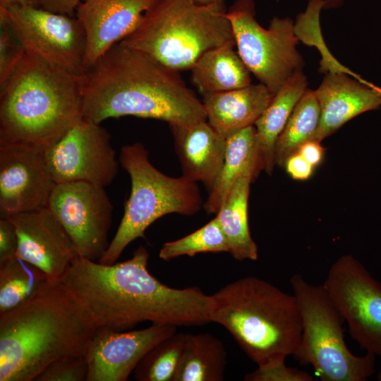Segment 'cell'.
<instances>
[{"label": "cell", "instance_id": "1", "mask_svg": "<svg viewBox=\"0 0 381 381\" xmlns=\"http://www.w3.org/2000/svg\"><path fill=\"white\" fill-rule=\"evenodd\" d=\"M140 246L123 262L104 265L77 257L60 284L95 328L123 331L137 324L197 326L210 322L208 295L196 286H168L147 270Z\"/></svg>", "mask_w": 381, "mask_h": 381}, {"label": "cell", "instance_id": "2", "mask_svg": "<svg viewBox=\"0 0 381 381\" xmlns=\"http://www.w3.org/2000/svg\"><path fill=\"white\" fill-rule=\"evenodd\" d=\"M83 118L133 116L189 126L207 120L202 101L173 70L122 42L80 76Z\"/></svg>", "mask_w": 381, "mask_h": 381}, {"label": "cell", "instance_id": "3", "mask_svg": "<svg viewBox=\"0 0 381 381\" xmlns=\"http://www.w3.org/2000/svg\"><path fill=\"white\" fill-rule=\"evenodd\" d=\"M96 329L60 283L46 282L0 313V381H34L57 358L85 355Z\"/></svg>", "mask_w": 381, "mask_h": 381}, {"label": "cell", "instance_id": "4", "mask_svg": "<svg viewBox=\"0 0 381 381\" xmlns=\"http://www.w3.org/2000/svg\"><path fill=\"white\" fill-rule=\"evenodd\" d=\"M80 76L26 53L0 90V145L41 152L82 118Z\"/></svg>", "mask_w": 381, "mask_h": 381}, {"label": "cell", "instance_id": "5", "mask_svg": "<svg viewBox=\"0 0 381 381\" xmlns=\"http://www.w3.org/2000/svg\"><path fill=\"white\" fill-rule=\"evenodd\" d=\"M210 322L225 327L258 367L295 356L302 321L295 296L256 277H245L208 295Z\"/></svg>", "mask_w": 381, "mask_h": 381}, {"label": "cell", "instance_id": "6", "mask_svg": "<svg viewBox=\"0 0 381 381\" xmlns=\"http://www.w3.org/2000/svg\"><path fill=\"white\" fill-rule=\"evenodd\" d=\"M225 5L158 0L122 42L178 72L207 51L235 40Z\"/></svg>", "mask_w": 381, "mask_h": 381}, {"label": "cell", "instance_id": "7", "mask_svg": "<svg viewBox=\"0 0 381 381\" xmlns=\"http://www.w3.org/2000/svg\"><path fill=\"white\" fill-rule=\"evenodd\" d=\"M148 156L140 142L121 148L119 161L131 177V194L119 228L98 260L100 263L116 262L126 247L138 238H145L147 228L161 217L171 213L191 216L204 205L196 182L163 174Z\"/></svg>", "mask_w": 381, "mask_h": 381}, {"label": "cell", "instance_id": "8", "mask_svg": "<svg viewBox=\"0 0 381 381\" xmlns=\"http://www.w3.org/2000/svg\"><path fill=\"white\" fill-rule=\"evenodd\" d=\"M301 317L302 334L294 356L310 364L322 381H365L375 372V356H358L348 349L344 319L322 285H314L299 274L290 279Z\"/></svg>", "mask_w": 381, "mask_h": 381}, {"label": "cell", "instance_id": "9", "mask_svg": "<svg viewBox=\"0 0 381 381\" xmlns=\"http://www.w3.org/2000/svg\"><path fill=\"white\" fill-rule=\"evenodd\" d=\"M238 53L250 73L274 96L304 61L296 49L298 37L289 17H274L268 28L255 18L253 0H236L226 11Z\"/></svg>", "mask_w": 381, "mask_h": 381}, {"label": "cell", "instance_id": "10", "mask_svg": "<svg viewBox=\"0 0 381 381\" xmlns=\"http://www.w3.org/2000/svg\"><path fill=\"white\" fill-rule=\"evenodd\" d=\"M26 53L73 75L85 71L86 37L75 16L53 13L40 7L0 8Z\"/></svg>", "mask_w": 381, "mask_h": 381}, {"label": "cell", "instance_id": "11", "mask_svg": "<svg viewBox=\"0 0 381 381\" xmlns=\"http://www.w3.org/2000/svg\"><path fill=\"white\" fill-rule=\"evenodd\" d=\"M351 337L367 353L381 356V284L351 255L330 267L322 284Z\"/></svg>", "mask_w": 381, "mask_h": 381}, {"label": "cell", "instance_id": "12", "mask_svg": "<svg viewBox=\"0 0 381 381\" xmlns=\"http://www.w3.org/2000/svg\"><path fill=\"white\" fill-rule=\"evenodd\" d=\"M48 208L80 257L96 261L103 256L109 245L114 208L104 187L85 181L56 183Z\"/></svg>", "mask_w": 381, "mask_h": 381}, {"label": "cell", "instance_id": "13", "mask_svg": "<svg viewBox=\"0 0 381 381\" xmlns=\"http://www.w3.org/2000/svg\"><path fill=\"white\" fill-rule=\"evenodd\" d=\"M43 155L56 183L85 181L105 188L119 170L110 133L83 118Z\"/></svg>", "mask_w": 381, "mask_h": 381}, {"label": "cell", "instance_id": "14", "mask_svg": "<svg viewBox=\"0 0 381 381\" xmlns=\"http://www.w3.org/2000/svg\"><path fill=\"white\" fill-rule=\"evenodd\" d=\"M176 326L152 324L128 332L98 328L85 356L87 381H126L144 356L157 343L176 332Z\"/></svg>", "mask_w": 381, "mask_h": 381}, {"label": "cell", "instance_id": "15", "mask_svg": "<svg viewBox=\"0 0 381 381\" xmlns=\"http://www.w3.org/2000/svg\"><path fill=\"white\" fill-rule=\"evenodd\" d=\"M56 183L43 152L16 145H0L1 216L48 207Z\"/></svg>", "mask_w": 381, "mask_h": 381}, {"label": "cell", "instance_id": "16", "mask_svg": "<svg viewBox=\"0 0 381 381\" xmlns=\"http://www.w3.org/2000/svg\"><path fill=\"white\" fill-rule=\"evenodd\" d=\"M6 217L12 222L17 234L16 255L43 271L49 283L59 284L79 255L51 210L44 207Z\"/></svg>", "mask_w": 381, "mask_h": 381}, {"label": "cell", "instance_id": "17", "mask_svg": "<svg viewBox=\"0 0 381 381\" xmlns=\"http://www.w3.org/2000/svg\"><path fill=\"white\" fill-rule=\"evenodd\" d=\"M158 0H83L75 17L85 32V71L139 25Z\"/></svg>", "mask_w": 381, "mask_h": 381}, {"label": "cell", "instance_id": "18", "mask_svg": "<svg viewBox=\"0 0 381 381\" xmlns=\"http://www.w3.org/2000/svg\"><path fill=\"white\" fill-rule=\"evenodd\" d=\"M344 72H328L314 91L318 100L320 118L311 140L321 142L347 121L381 105L377 87L350 78Z\"/></svg>", "mask_w": 381, "mask_h": 381}, {"label": "cell", "instance_id": "19", "mask_svg": "<svg viewBox=\"0 0 381 381\" xmlns=\"http://www.w3.org/2000/svg\"><path fill=\"white\" fill-rule=\"evenodd\" d=\"M184 177L202 182L208 193L222 171L226 138L205 121L189 126H169Z\"/></svg>", "mask_w": 381, "mask_h": 381}, {"label": "cell", "instance_id": "20", "mask_svg": "<svg viewBox=\"0 0 381 381\" xmlns=\"http://www.w3.org/2000/svg\"><path fill=\"white\" fill-rule=\"evenodd\" d=\"M274 95L262 83L202 95L207 121L226 138L254 126Z\"/></svg>", "mask_w": 381, "mask_h": 381}, {"label": "cell", "instance_id": "21", "mask_svg": "<svg viewBox=\"0 0 381 381\" xmlns=\"http://www.w3.org/2000/svg\"><path fill=\"white\" fill-rule=\"evenodd\" d=\"M303 71L296 72L274 96L255 121V147L262 170L271 175L275 164L276 142L295 106L307 89Z\"/></svg>", "mask_w": 381, "mask_h": 381}, {"label": "cell", "instance_id": "22", "mask_svg": "<svg viewBox=\"0 0 381 381\" xmlns=\"http://www.w3.org/2000/svg\"><path fill=\"white\" fill-rule=\"evenodd\" d=\"M256 178L251 171L239 176L216 216L227 241L229 253L238 261L258 258V247L250 236L248 219L250 184Z\"/></svg>", "mask_w": 381, "mask_h": 381}, {"label": "cell", "instance_id": "23", "mask_svg": "<svg viewBox=\"0 0 381 381\" xmlns=\"http://www.w3.org/2000/svg\"><path fill=\"white\" fill-rule=\"evenodd\" d=\"M235 40L212 49L190 69L191 79L202 95L242 88L251 84L250 72L234 48Z\"/></svg>", "mask_w": 381, "mask_h": 381}, {"label": "cell", "instance_id": "24", "mask_svg": "<svg viewBox=\"0 0 381 381\" xmlns=\"http://www.w3.org/2000/svg\"><path fill=\"white\" fill-rule=\"evenodd\" d=\"M262 170L256 151L254 126L246 127L226 138L222 171L203 205L206 212L217 214L239 176L251 171L258 176Z\"/></svg>", "mask_w": 381, "mask_h": 381}, {"label": "cell", "instance_id": "25", "mask_svg": "<svg viewBox=\"0 0 381 381\" xmlns=\"http://www.w3.org/2000/svg\"><path fill=\"white\" fill-rule=\"evenodd\" d=\"M226 358L224 346L213 334H186L173 381H222Z\"/></svg>", "mask_w": 381, "mask_h": 381}, {"label": "cell", "instance_id": "26", "mask_svg": "<svg viewBox=\"0 0 381 381\" xmlns=\"http://www.w3.org/2000/svg\"><path fill=\"white\" fill-rule=\"evenodd\" d=\"M320 118L318 100L313 90L306 89L279 135L274 149L275 164L284 167L286 159L298 152L316 132Z\"/></svg>", "mask_w": 381, "mask_h": 381}, {"label": "cell", "instance_id": "27", "mask_svg": "<svg viewBox=\"0 0 381 381\" xmlns=\"http://www.w3.org/2000/svg\"><path fill=\"white\" fill-rule=\"evenodd\" d=\"M47 282L43 271L17 255L0 263V313L29 300Z\"/></svg>", "mask_w": 381, "mask_h": 381}, {"label": "cell", "instance_id": "28", "mask_svg": "<svg viewBox=\"0 0 381 381\" xmlns=\"http://www.w3.org/2000/svg\"><path fill=\"white\" fill-rule=\"evenodd\" d=\"M185 333H175L155 345L134 370L138 381H173L181 358Z\"/></svg>", "mask_w": 381, "mask_h": 381}, {"label": "cell", "instance_id": "29", "mask_svg": "<svg viewBox=\"0 0 381 381\" xmlns=\"http://www.w3.org/2000/svg\"><path fill=\"white\" fill-rule=\"evenodd\" d=\"M229 253L226 237L217 217L178 240L167 242L162 246L159 257L169 261L183 255L194 256L200 253Z\"/></svg>", "mask_w": 381, "mask_h": 381}, {"label": "cell", "instance_id": "30", "mask_svg": "<svg viewBox=\"0 0 381 381\" xmlns=\"http://www.w3.org/2000/svg\"><path fill=\"white\" fill-rule=\"evenodd\" d=\"M26 54V51L13 29L0 18V90H2Z\"/></svg>", "mask_w": 381, "mask_h": 381}, {"label": "cell", "instance_id": "31", "mask_svg": "<svg viewBox=\"0 0 381 381\" xmlns=\"http://www.w3.org/2000/svg\"><path fill=\"white\" fill-rule=\"evenodd\" d=\"M87 373L85 355H68L49 364L34 381H87Z\"/></svg>", "mask_w": 381, "mask_h": 381}, {"label": "cell", "instance_id": "32", "mask_svg": "<svg viewBox=\"0 0 381 381\" xmlns=\"http://www.w3.org/2000/svg\"><path fill=\"white\" fill-rule=\"evenodd\" d=\"M246 381H313L311 375L297 368L288 367L285 361L258 368L244 377Z\"/></svg>", "mask_w": 381, "mask_h": 381}, {"label": "cell", "instance_id": "33", "mask_svg": "<svg viewBox=\"0 0 381 381\" xmlns=\"http://www.w3.org/2000/svg\"><path fill=\"white\" fill-rule=\"evenodd\" d=\"M18 236L15 226L8 217L0 218V263L16 256Z\"/></svg>", "mask_w": 381, "mask_h": 381}, {"label": "cell", "instance_id": "34", "mask_svg": "<svg viewBox=\"0 0 381 381\" xmlns=\"http://www.w3.org/2000/svg\"><path fill=\"white\" fill-rule=\"evenodd\" d=\"M284 167L296 180H306L313 174L314 167L298 152L291 155L285 162Z\"/></svg>", "mask_w": 381, "mask_h": 381}, {"label": "cell", "instance_id": "35", "mask_svg": "<svg viewBox=\"0 0 381 381\" xmlns=\"http://www.w3.org/2000/svg\"><path fill=\"white\" fill-rule=\"evenodd\" d=\"M83 0H37V6L47 11L74 16L79 4Z\"/></svg>", "mask_w": 381, "mask_h": 381}, {"label": "cell", "instance_id": "36", "mask_svg": "<svg viewBox=\"0 0 381 381\" xmlns=\"http://www.w3.org/2000/svg\"><path fill=\"white\" fill-rule=\"evenodd\" d=\"M325 149L320 142L309 140L301 146L298 152L314 168L322 162Z\"/></svg>", "mask_w": 381, "mask_h": 381}, {"label": "cell", "instance_id": "37", "mask_svg": "<svg viewBox=\"0 0 381 381\" xmlns=\"http://www.w3.org/2000/svg\"><path fill=\"white\" fill-rule=\"evenodd\" d=\"M13 6H37V0H0V8Z\"/></svg>", "mask_w": 381, "mask_h": 381}, {"label": "cell", "instance_id": "38", "mask_svg": "<svg viewBox=\"0 0 381 381\" xmlns=\"http://www.w3.org/2000/svg\"><path fill=\"white\" fill-rule=\"evenodd\" d=\"M323 9L337 8L340 7L344 0H323Z\"/></svg>", "mask_w": 381, "mask_h": 381}, {"label": "cell", "instance_id": "39", "mask_svg": "<svg viewBox=\"0 0 381 381\" xmlns=\"http://www.w3.org/2000/svg\"><path fill=\"white\" fill-rule=\"evenodd\" d=\"M194 3L202 6L225 5L224 0H191Z\"/></svg>", "mask_w": 381, "mask_h": 381}, {"label": "cell", "instance_id": "40", "mask_svg": "<svg viewBox=\"0 0 381 381\" xmlns=\"http://www.w3.org/2000/svg\"><path fill=\"white\" fill-rule=\"evenodd\" d=\"M377 380L379 381H381V370L379 371V373L377 374Z\"/></svg>", "mask_w": 381, "mask_h": 381}, {"label": "cell", "instance_id": "41", "mask_svg": "<svg viewBox=\"0 0 381 381\" xmlns=\"http://www.w3.org/2000/svg\"><path fill=\"white\" fill-rule=\"evenodd\" d=\"M377 90L380 92V94L381 95V88L377 87Z\"/></svg>", "mask_w": 381, "mask_h": 381}]
</instances>
